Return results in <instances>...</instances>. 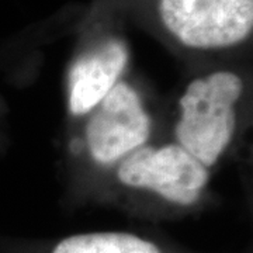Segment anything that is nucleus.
Listing matches in <instances>:
<instances>
[{
    "instance_id": "f257e3e1",
    "label": "nucleus",
    "mask_w": 253,
    "mask_h": 253,
    "mask_svg": "<svg viewBox=\"0 0 253 253\" xmlns=\"http://www.w3.org/2000/svg\"><path fill=\"white\" fill-rule=\"evenodd\" d=\"M244 94V79L232 71L190 81L177 103L174 142L208 169L214 168L235 139Z\"/></svg>"
},
{
    "instance_id": "f03ea898",
    "label": "nucleus",
    "mask_w": 253,
    "mask_h": 253,
    "mask_svg": "<svg viewBox=\"0 0 253 253\" xmlns=\"http://www.w3.org/2000/svg\"><path fill=\"white\" fill-rule=\"evenodd\" d=\"M118 181L179 207L194 206L207 189L211 169L177 142L144 145L116 166Z\"/></svg>"
},
{
    "instance_id": "7ed1b4c3",
    "label": "nucleus",
    "mask_w": 253,
    "mask_h": 253,
    "mask_svg": "<svg viewBox=\"0 0 253 253\" xmlns=\"http://www.w3.org/2000/svg\"><path fill=\"white\" fill-rule=\"evenodd\" d=\"M83 142L86 152L101 168L117 166L148 144L152 118L135 87L120 81L86 116Z\"/></svg>"
},
{
    "instance_id": "20e7f679",
    "label": "nucleus",
    "mask_w": 253,
    "mask_h": 253,
    "mask_svg": "<svg viewBox=\"0 0 253 253\" xmlns=\"http://www.w3.org/2000/svg\"><path fill=\"white\" fill-rule=\"evenodd\" d=\"M159 16L183 45L222 49L252 34L253 0H161Z\"/></svg>"
},
{
    "instance_id": "39448f33",
    "label": "nucleus",
    "mask_w": 253,
    "mask_h": 253,
    "mask_svg": "<svg viewBox=\"0 0 253 253\" xmlns=\"http://www.w3.org/2000/svg\"><path fill=\"white\" fill-rule=\"evenodd\" d=\"M128 63L124 41L110 38L72 63L68 73V109L73 117H86L121 81Z\"/></svg>"
},
{
    "instance_id": "423d86ee",
    "label": "nucleus",
    "mask_w": 253,
    "mask_h": 253,
    "mask_svg": "<svg viewBox=\"0 0 253 253\" xmlns=\"http://www.w3.org/2000/svg\"><path fill=\"white\" fill-rule=\"evenodd\" d=\"M0 253H24L0 239ZM40 253H174L152 238L126 231H96L63 236Z\"/></svg>"
}]
</instances>
